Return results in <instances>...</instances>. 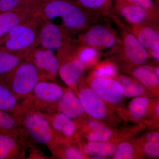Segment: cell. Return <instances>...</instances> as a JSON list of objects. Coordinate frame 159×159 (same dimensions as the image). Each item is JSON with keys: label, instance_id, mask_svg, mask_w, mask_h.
Here are the masks:
<instances>
[{"label": "cell", "instance_id": "1", "mask_svg": "<svg viewBox=\"0 0 159 159\" xmlns=\"http://www.w3.org/2000/svg\"><path fill=\"white\" fill-rule=\"evenodd\" d=\"M66 89L50 80H41L29 96L21 101L24 109L43 113L57 112V106Z\"/></svg>", "mask_w": 159, "mask_h": 159}, {"label": "cell", "instance_id": "2", "mask_svg": "<svg viewBox=\"0 0 159 159\" xmlns=\"http://www.w3.org/2000/svg\"><path fill=\"white\" fill-rule=\"evenodd\" d=\"M39 18L35 11L24 22L13 28L4 38L2 47L8 51L28 55L29 51H31L37 43Z\"/></svg>", "mask_w": 159, "mask_h": 159}, {"label": "cell", "instance_id": "3", "mask_svg": "<svg viewBox=\"0 0 159 159\" xmlns=\"http://www.w3.org/2000/svg\"><path fill=\"white\" fill-rule=\"evenodd\" d=\"M15 115L26 134L35 144L45 145L50 150L58 143L51 124L41 113L21 107Z\"/></svg>", "mask_w": 159, "mask_h": 159}, {"label": "cell", "instance_id": "4", "mask_svg": "<svg viewBox=\"0 0 159 159\" xmlns=\"http://www.w3.org/2000/svg\"><path fill=\"white\" fill-rule=\"evenodd\" d=\"M0 78L20 102L31 93L40 81L43 80L34 64L27 57L14 70Z\"/></svg>", "mask_w": 159, "mask_h": 159}, {"label": "cell", "instance_id": "5", "mask_svg": "<svg viewBox=\"0 0 159 159\" xmlns=\"http://www.w3.org/2000/svg\"><path fill=\"white\" fill-rule=\"evenodd\" d=\"M36 67L43 80L54 81L59 68V61L57 55L52 50L34 48L27 56Z\"/></svg>", "mask_w": 159, "mask_h": 159}, {"label": "cell", "instance_id": "6", "mask_svg": "<svg viewBox=\"0 0 159 159\" xmlns=\"http://www.w3.org/2000/svg\"><path fill=\"white\" fill-rule=\"evenodd\" d=\"M35 144L28 136L0 133V159L27 158L28 150Z\"/></svg>", "mask_w": 159, "mask_h": 159}, {"label": "cell", "instance_id": "7", "mask_svg": "<svg viewBox=\"0 0 159 159\" xmlns=\"http://www.w3.org/2000/svg\"><path fill=\"white\" fill-rule=\"evenodd\" d=\"M41 113L51 124L58 143H72L76 141L77 124L74 120L58 112Z\"/></svg>", "mask_w": 159, "mask_h": 159}, {"label": "cell", "instance_id": "8", "mask_svg": "<svg viewBox=\"0 0 159 159\" xmlns=\"http://www.w3.org/2000/svg\"><path fill=\"white\" fill-rule=\"evenodd\" d=\"M43 20L39 25L37 43L44 48L54 51L61 50L66 41L64 30L52 22Z\"/></svg>", "mask_w": 159, "mask_h": 159}, {"label": "cell", "instance_id": "9", "mask_svg": "<svg viewBox=\"0 0 159 159\" xmlns=\"http://www.w3.org/2000/svg\"><path fill=\"white\" fill-rule=\"evenodd\" d=\"M91 89L105 102L112 104L119 103L123 98L121 84L112 78L96 77L91 83Z\"/></svg>", "mask_w": 159, "mask_h": 159}, {"label": "cell", "instance_id": "10", "mask_svg": "<svg viewBox=\"0 0 159 159\" xmlns=\"http://www.w3.org/2000/svg\"><path fill=\"white\" fill-rule=\"evenodd\" d=\"M59 61L61 78L69 88L76 89L85 70V65L77 57Z\"/></svg>", "mask_w": 159, "mask_h": 159}, {"label": "cell", "instance_id": "11", "mask_svg": "<svg viewBox=\"0 0 159 159\" xmlns=\"http://www.w3.org/2000/svg\"><path fill=\"white\" fill-rule=\"evenodd\" d=\"M77 97L84 111L88 115L98 119L106 116L107 109L104 100L92 89H81Z\"/></svg>", "mask_w": 159, "mask_h": 159}, {"label": "cell", "instance_id": "12", "mask_svg": "<svg viewBox=\"0 0 159 159\" xmlns=\"http://www.w3.org/2000/svg\"><path fill=\"white\" fill-rule=\"evenodd\" d=\"M34 12L35 7H32L0 13V40H3L10 30L24 22Z\"/></svg>", "mask_w": 159, "mask_h": 159}, {"label": "cell", "instance_id": "13", "mask_svg": "<svg viewBox=\"0 0 159 159\" xmlns=\"http://www.w3.org/2000/svg\"><path fill=\"white\" fill-rule=\"evenodd\" d=\"M86 44L95 48H109L114 47L116 39L114 33L104 26L92 27L83 36Z\"/></svg>", "mask_w": 159, "mask_h": 159}, {"label": "cell", "instance_id": "14", "mask_svg": "<svg viewBox=\"0 0 159 159\" xmlns=\"http://www.w3.org/2000/svg\"><path fill=\"white\" fill-rule=\"evenodd\" d=\"M134 34L139 42L155 59H159V34L156 29L149 26L136 25Z\"/></svg>", "mask_w": 159, "mask_h": 159}, {"label": "cell", "instance_id": "15", "mask_svg": "<svg viewBox=\"0 0 159 159\" xmlns=\"http://www.w3.org/2000/svg\"><path fill=\"white\" fill-rule=\"evenodd\" d=\"M57 112L74 120L80 119L84 112L79 98L71 89H66L57 104Z\"/></svg>", "mask_w": 159, "mask_h": 159}, {"label": "cell", "instance_id": "16", "mask_svg": "<svg viewBox=\"0 0 159 159\" xmlns=\"http://www.w3.org/2000/svg\"><path fill=\"white\" fill-rule=\"evenodd\" d=\"M123 47L125 56L133 63L142 64L148 60V51L134 33H125L123 38Z\"/></svg>", "mask_w": 159, "mask_h": 159}, {"label": "cell", "instance_id": "17", "mask_svg": "<svg viewBox=\"0 0 159 159\" xmlns=\"http://www.w3.org/2000/svg\"><path fill=\"white\" fill-rule=\"evenodd\" d=\"M117 1L120 14L129 23L139 25L145 22L149 18L151 11L123 0Z\"/></svg>", "mask_w": 159, "mask_h": 159}, {"label": "cell", "instance_id": "18", "mask_svg": "<svg viewBox=\"0 0 159 159\" xmlns=\"http://www.w3.org/2000/svg\"><path fill=\"white\" fill-rule=\"evenodd\" d=\"M28 55L8 51L0 46V77L6 76L14 70Z\"/></svg>", "mask_w": 159, "mask_h": 159}, {"label": "cell", "instance_id": "19", "mask_svg": "<svg viewBox=\"0 0 159 159\" xmlns=\"http://www.w3.org/2000/svg\"><path fill=\"white\" fill-rule=\"evenodd\" d=\"M21 108V102L8 85L0 78V111L17 114Z\"/></svg>", "mask_w": 159, "mask_h": 159}, {"label": "cell", "instance_id": "20", "mask_svg": "<svg viewBox=\"0 0 159 159\" xmlns=\"http://www.w3.org/2000/svg\"><path fill=\"white\" fill-rule=\"evenodd\" d=\"M0 133L19 136H28L15 114L2 111H0Z\"/></svg>", "mask_w": 159, "mask_h": 159}, {"label": "cell", "instance_id": "21", "mask_svg": "<svg viewBox=\"0 0 159 159\" xmlns=\"http://www.w3.org/2000/svg\"><path fill=\"white\" fill-rule=\"evenodd\" d=\"M70 143H57L50 149L53 157L58 158L82 159L85 158L84 154L79 148Z\"/></svg>", "mask_w": 159, "mask_h": 159}, {"label": "cell", "instance_id": "22", "mask_svg": "<svg viewBox=\"0 0 159 159\" xmlns=\"http://www.w3.org/2000/svg\"><path fill=\"white\" fill-rule=\"evenodd\" d=\"M117 148L116 145L106 142H91L84 147V152L94 157H104L114 155Z\"/></svg>", "mask_w": 159, "mask_h": 159}, {"label": "cell", "instance_id": "23", "mask_svg": "<svg viewBox=\"0 0 159 159\" xmlns=\"http://www.w3.org/2000/svg\"><path fill=\"white\" fill-rule=\"evenodd\" d=\"M134 76L143 84L148 87H155L158 85L159 76L155 71L150 68L141 66L137 68L134 71Z\"/></svg>", "mask_w": 159, "mask_h": 159}, {"label": "cell", "instance_id": "24", "mask_svg": "<svg viewBox=\"0 0 159 159\" xmlns=\"http://www.w3.org/2000/svg\"><path fill=\"white\" fill-rule=\"evenodd\" d=\"M118 81L122 85L124 97H137L145 93V88L141 84L134 82L129 77L123 76L120 77Z\"/></svg>", "mask_w": 159, "mask_h": 159}, {"label": "cell", "instance_id": "25", "mask_svg": "<svg viewBox=\"0 0 159 159\" xmlns=\"http://www.w3.org/2000/svg\"><path fill=\"white\" fill-rule=\"evenodd\" d=\"M149 102V99L146 97L134 98L129 105V110L132 116L137 119L144 118L147 113Z\"/></svg>", "mask_w": 159, "mask_h": 159}, {"label": "cell", "instance_id": "26", "mask_svg": "<svg viewBox=\"0 0 159 159\" xmlns=\"http://www.w3.org/2000/svg\"><path fill=\"white\" fill-rule=\"evenodd\" d=\"M36 0H0V13L34 7Z\"/></svg>", "mask_w": 159, "mask_h": 159}, {"label": "cell", "instance_id": "27", "mask_svg": "<svg viewBox=\"0 0 159 159\" xmlns=\"http://www.w3.org/2000/svg\"><path fill=\"white\" fill-rule=\"evenodd\" d=\"M98 54L97 49L88 46L79 51L77 57L86 66L93 63L97 59Z\"/></svg>", "mask_w": 159, "mask_h": 159}, {"label": "cell", "instance_id": "28", "mask_svg": "<svg viewBox=\"0 0 159 159\" xmlns=\"http://www.w3.org/2000/svg\"><path fill=\"white\" fill-rule=\"evenodd\" d=\"M134 150L132 145L127 142L120 144L114 155L115 159H131L133 158Z\"/></svg>", "mask_w": 159, "mask_h": 159}, {"label": "cell", "instance_id": "29", "mask_svg": "<svg viewBox=\"0 0 159 159\" xmlns=\"http://www.w3.org/2000/svg\"><path fill=\"white\" fill-rule=\"evenodd\" d=\"M112 136V132L107 127L95 130L89 134L88 139L90 142H106Z\"/></svg>", "mask_w": 159, "mask_h": 159}, {"label": "cell", "instance_id": "30", "mask_svg": "<svg viewBox=\"0 0 159 159\" xmlns=\"http://www.w3.org/2000/svg\"><path fill=\"white\" fill-rule=\"evenodd\" d=\"M80 5L86 8L93 9H102L108 8L111 0H76Z\"/></svg>", "mask_w": 159, "mask_h": 159}, {"label": "cell", "instance_id": "31", "mask_svg": "<svg viewBox=\"0 0 159 159\" xmlns=\"http://www.w3.org/2000/svg\"><path fill=\"white\" fill-rule=\"evenodd\" d=\"M117 74L116 68L114 65L106 63L99 66L95 71L96 77L111 78Z\"/></svg>", "mask_w": 159, "mask_h": 159}, {"label": "cell", "instance_id": "32", "mask_svg": "<svg viewBox=\"0 0 159 159\" xmlns=\"http://www.w3.org/2000/svg\"><path fill=\"white\" fill-rule=\"evenodd\" d=\"M144 151L149 156L152 157H159V142H147L144 146Z\"/></svg>", "mask_w": 159, "mask_h": 159}, {"label": "cell", "instance_id": "33", "mask_svg": "<svg viewBox=\"0 0 159 159\" xmlns=\"http://www.w3.org/2000/svg\"><path fill=\"white\" fill-rule=\"evenodd\" d=\"M127 2L143 7L145 9L153 11L155 6L152 0H123Z\"/></svg>", "mask_w": 159, "mask_h": 159}, {"label": "cell", "instance_id": "34", "mask_svg": "<svg viewBox=\"0 0 159 159\" xmlns=\"http://www.w3.org/2000/svg\"><path fill=\"white\" fill-rule=\"evenodd\" d=\"M29 154L26 159H51V157L46 156L43 152L41 151L36 147L33 145L28 150Z\"/></svg>", "mask_w": 159, "mask_h": 159}, {"label": "cell", "instance_id": "35", "mask_svg": "<svg viewBox=\"0 0 159 159\" xmlns=\"http://www.w3.org/2000/svg\"><path fill=\"white\" fill-rule=\"evenodd\" d=\"M88 125L89 127L93 131L103 129L107 127L102 123L96 121H89V122Z\"/></svg>", "mask_w": 159, "mask_h": 159}, {"label": "cell", "instance_id": "36", "mask_svg": "<svg viewBox=\"0 0 159 159\" xmlns=\"http://www.w3.org/2000/svg\"><path fill=\"white\" fill-rule=\"evenodd\" d=\"M147 142H159V134L157 132L150 133L146 136Z\"/></svg>", "mask_w": 159, "mask_h": 159}, {"label": "cell", "instance_id": "37", "mask_svg": "<svg viewBox=\"0 0 159 159\" xmlns=\"http://www.w3.org/2000/svg\"><path fill=\"white\" fill-rule=\"evenodd\" d=\"M159 104H158V105L156 107V112L157 115L158 116L159 115Z\"/></svg>", "mask_w": 159, "mask_h": 159}, {"label": "cell", "instance_id": "38", "mask_svg": "<svg viewBox=\"0 0 159 159\" xmlns=\"http://www.w3.org/2000/svg\"><path fill=\"white\" fill-rule=\"evenodd\" d=\"M155 72H156V74H157V75H158V76H159V67L157 68L156 69Z\"/></svg>", "mask_w": 159, "mask_h": 159}, {"label": "cell", "instance_id": "39", "mask_svg": "<svg viewBox=\"0 0 159 159\" xmlns=\"http://www.w3.org/2000/svg\"><path fill=\"white\" fill-rule=\"evenodd\" d=\"M2 40H0V45L2 44Z\"/></svg>", "mask_w": 159, "mask_h": 159}]
</instances>
